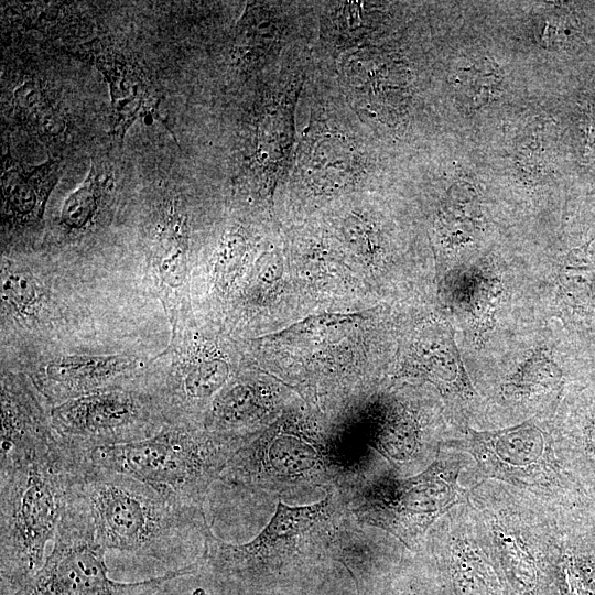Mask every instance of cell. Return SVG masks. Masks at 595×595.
<instances>
[{
  "label": "cell",
  "instance_id": "obj_1",
  "mask_svg": "<svg viewBox=\"0 0 595 595\" xmlns=\"http://www.w3.org/2000/svg\"><path fill=\"white\" fill-rule=\"evenodd\" d=\"M383 163L379 140L347 102L332 65L313 57L298 106L292 163L279 192L313 206L343 202L370 190Z\"/></svg>",
  "mask_w": 595,
  "mask_h": 595
},
{
  "label": "cell",
  "instance_id": "obj_2",
  "mask_svg": "<svg viewBox=\"0 0 595 595\" xmlns=\"http://www.w3.org/2000/svg\"><path fill=\"white\" fill-rule=\"evenodd\" d=\"M312 42L299 44L239 91L229 172L234 188L273 214L293 159L296 112L313 65Z\"/></svg>",
  "mask_w": 595,
  "mask_h": 595
},
{
  "label": "cell",
  "instance_id": "obj_3",
  "mask_svg": "<svg viewBox=\"0 0 595 595\" xmlns=\"http://www.w3.org/2000/svg\"><path fill=\"white\" fill-rule=\"evenodd\" d=\"M84 497L101 547L165 564H199L212 533L204 510L126 475L79 467Z\"/></svg>",
  "mask_w": 595,
  "mask_h": 595
},
{
  "label": "cell",
  "instance_id": "obj_4",
  "mask_svg": "<svg viewBox=\"0 0 595 595\" xmlns=\"http://www.w3.org/2000/svg\"><path fill=\"white\" fill-rule=\"evenodd\" d=\"M62 448L0 469L1 595L24 586L42 567L78 476Z\"/></svg>",
  "mask_w": 595,
  "mask_h": 595
},
{
  "label": "cell",
  "instance_id": "obj_5",
  "mask_svg": "<svg viewBox=\"0 0 595 595\" xmlns=\"http://www.w3.org/2000/svg\"><path fill=\"white\" fill-rule=\"evenodd\" d=\"M256 434L166 424L148 439L97 447L78 455V461L82 468L129 476L181 504L204 510L212 483L219 479L231 456Z\"/></svg>",
  "mask_w": 595,
  "mask_h": 595
},
{
  "label": "cell",
  "instance_id": "obj_6",
  "mask_svg": "<svg viewBox=\"0 0 595 595\" xmlns=\"http://www.w3.org/2000/svg\"><path fill=\"white\" fill-rule=\"evenodd\" d=\"M361 458L347 452L301 414H284L247 441L219 479L232 486L283 496L326 490L356 478Z\"/></svg>",
  "mask_w": 595,
  "mask_h": 595
},
{
  "label": "cell",
  "instance_id": "obj_7",
  "mask_svg": "<svg viewBox=\"0 0 595 595\" xmlns=\"http://www.w3.org/2000/svg\"><path fill=\"white\" fill-rule=\"evenodd\" d=\"M347 512L338 487L315 504L279 502L268 524L246 543H227L210 533L201 563L229 575L256 576L317 560L342 547Z\"/></svg>",
  "mask_w": 595,
  "mask_h": 595
},
{
  "label": "cell",
  "instance_id": "obj_8",
  "mask_svg": "<svg viewBox=\"0 0 595 595\" xmlns=\"http://www.w3.org/2000/svg\"><path fill=\"white\" fill-rule=\"evenodd\" d=\"M54 547L37 573L10 595H152L165 583L191 574L196 564L136 583L108 576L106 550L98 542L88 506L77 482L56 533Z\"/></svg>",
  "mask_w": 595,
  "mask_h": 595
},
{
  "label": "cell",
  "instance_id": "obj_9",
  "mask_svg": "<svg viewBox=\"0 0 595 595\" xmlns=\"http://www.w3.org/2000/svg\"><path fill=\"white\" fill-rule=\"evenodd\" d=\"M332 68L347 102L379 141L409 126L418 76L401 46L380 41L343 54Z\"/></svg>",
  "mask_w": 595,
  "mask_h": 595
},
{
  "label": "cell",
  "instance_id": "obj_10",
  "mask_svg": "<svg viewBox=\"0 0 595 595\" xmlns=\"http://www.w3.org/2000/svg\"><path fill=\"white\" fill-rule=\"evenodd\" d=\"M459 469L458 461L440 457L418 475L380 478L358 491L360 502L351 513L413 550L431 526L457 504Z\"/></svg>",
  "mask_w": 595,
  "mask_h": 595
},
{
  "label": "cell",
  "instance_id": "obj_11",
  "mask_svg": "<svg viewBox=\"0 0 595 595\" xmlns=\"http://www.w3.org/2000/svg\"><path fill=\"white\" fill-rule=\"evenodd\" d=\"M160 407L123 389L83 394L55 405L50 423L60 444L77 456L97 447L148 439L165 424Z\"/></svg>",
  "mask_w": 595,
  "mask_h": 595
},
{
  "label": "cell",
  "instance_id": "obj_12",
  "mask_svg": "<svg viewBox=\"0 0 595 595\" xmlns=\"http://www.w3.org/2000/svg\"><path fill=\"white\" fill-rule=\"evenodd\" d=\"M316 1H248L229 30L227 72L242 90L292 47L315 42Z\"/></svg>",
  "mask_w": 595,
  "mask_h": 595
},
{
  "label": "cell",
  "instance_id": "obj_13",
  "mask_svg": "<svg viewBox=\"0 0 595 595\" xmlns=\"http://www.w3.org/2000/svg\"><path fill=\"white\" fill-rule=\"evenodd\" d=\"M456 447L468 452L483 473L527 488H545L555 477L545 433L532 422L498 431L469 430Z\"/></svg>",
  "mask_w": 595,
  "mask_h": 595
},
{
  "label": "cell",
  "instance_id": "obj_14",
  "mask_svg": "<svg viewBox=\"0 0 595 595\" xmlns=\"http://www.w3.org/2000/svg\"><path fill=\"white\" fill-rule=\"evenodd\" d=\"M73 55L94 65L108 84L111 99V132L122 140L129 128L149 115L158 118L159 99L138 62L102 40L80 45Z\"/></svg>",
  "mask_w": 595,
  "mask_h": 595
},
{
  "label": "cell",
  "instance_id": "obj_15",
  "mask_svg": "<svg viewBox=\"0 0 595 595\" xmlns=\"http://www.w3.org/2000/svg\"><path fill=\"white\" fill-rule=\"evenodd\" d=\"M314 58L334 64L343 54L382 41L392 18L391 3L316 1Z\"/></svg>",
  "mask_w": 595,
  "mask_h": 595
},
{
  "label": "cell",
  "instance_id": "obj_16",
  "mask_svg": "<svg viewBox=\"0 0 595 595\" xmlns=\"http://www.w3.org/2000/svg\"><path fill=\"white\" fill-rule=\"evenodd\" d=\"M0 469L61 450L51 423L31 392L6 379L1 388Z\"/></svg>",
  "mask_w": 595,
  "mask_h": 595
},
{
  "label": "cell",
  "instance_id": "obj_17",
  "mask_svg": "<svg viewBox=\"0 0 595 595\" xmlns=\"http://www.w3.org/2000/svg\"><path fill=\"white\" fill-rule=\"evenodd\" d=\"M440 554L453 595H511L493 547L465 528L448 532Z\"/></svg>",
  "mask_w": 595,
  "mask_h": 595
},
{
  "label": "cell",
  "instance_id": "obj_18",
  "mask_svg": "<svg viewBox=\"0 0 595 595\" xmlns=\"http://www.w3.org/2000/svg\"><path fill=\"white\" fill-rule=\"evenodd\" d=\"M136 367L137 360L127 355H68L48 361L41 386L52 399L66 401L112 389Z\"/></svg>",
  "mask_w": 595,
  "mask_h": 595
},
{
  "label": "cell",
  "instance_id": "obj_19",
  "mask_svg": "<svg viewBox=\"0 0 595 595\" xmlns=\"http://www.w3.org/2000/svg\"><path fill=\"white\" fill-rule=\"evenodd\" d=\"M61 173L58 160L29 165L8 153L1 174L3 220L18 226L39 223Z\"/></svg>",
  "mask_w": 595,
  "mask_h": 595
},
{
  "label": "cell",
  "instance_id": "obj_20",
  "mask_svg": "<svg viewBox=\"0 0 595 595\" xmlns=\"http://www.w3.org/2000/svg\"><path fill=\"white\" fill-rule=\"evenodd\" d=\"M415 349L421 375L444 394L466 401L475 397L450 326L434 324L422 329Z\"/></svg>",
  "mask_w": 595,
  "mask_h": 595
},
{
  "label": "cell",
  "instance_id": "obj_21",
  "mask_svg": "<svg viewBox=\"0 0 595 595\" xmlns=\"http://www.w3.org/2000/svg\"><path fill=\"white\" fill-rule=\"evenodd\" d=\"M273 411L274 397L268 388L256 382H237L214 398L205 430L249 435L246 431L266 422Z\"/></svg>",
  "mask_w": 595,
  "mask_h": 595
},
{
  "label": "cell",
  "instance_id": "obj_22",
  "mask_svg": "<svg viewBox=\"0 0 595 595\" xmlns=\"http://www.w3.org/2000/svg\"><path fill=\"white\" fill-rule=\"evenodd\" d=\"M556 295L572 323H588L595 312V239L570 250L556 273Z\"/></svg>",
  "mask_w": 595,
  "mask_h": 595
},
{
  "label": "cell",
  "instance_id": "obj_23",
  "mask_svg": "<svg viewBox=\"0 0 595 595\" xmlns=\"http://www.w3.org/2000/svg\"><path fill=\"white\" fill-rule=\"evenodd\" d=\"M229 377L228 364L218 357L188 361L167 385V411L190 412L223 390Z\"/></svg>",
  "mask_w": 595,
  "mask_h": 595
},
{
  "label": "cell",
  "instance_id": "obj_24",
  "mask_svg": "<svg viewBox=\"0 0 595 595\" xmlns=\"http://www.w3.org/2000/svg\"><path fill=\"white\" fill-rule=\"evenodd\" d=\"M187 249V216L178 203L172 202L159 223L154 244V263L159 277L171 289L184 281Z\"/></svg>",
  "mask_w": 595,
  "mask_h": 595
},
{
  "label": "cell",
  "instance_id": "obj_25",
  "mask_svg": "<svg viewBox=\"0 0 595 595\" xmlns=\"http://www.w3.org/2000/svg\"><path fill=\"white\" fill-rule=\"evenodd\" d=\"M368 443L397 467L418 458L422 448L416 420L403 408H389Z\"/></svg>",
  "mask_w": 595,
  "mask_h": 595
},
{
  "label": "cell",
  "instance_id": "obj_26",
  "mask_svg": "<svg viewBox=\"0 0 595 595\" xmlns=\"http://www.w3.org/2000/svg\"><path fill=\"white\" fill-rule=\"evenodd\" d=\"M110 184L109 174L93 160L85 181L65 198L60 214V225L66 231H83L93 225L101 199Z\"/></svg>",
  "mask_w": 595,
  "mask_h": 595
},
{
  "label": "cell",
  "instance_id": "obj_27",
  "mask_svg": "<svg viewBox=\"0 0 595 595\" xmlns=\"http://www.w3.org/2000/svg\"><path fill=\"white\" fill-rule=\"evenodd\" d=\"M502 83L504 75L499 65L489 58H482L458 69L453 86L466 106L477 109L500 95Z\"/></svg>",
  "mask_w": 595,
  "mask_h": 595
},
{
  "label": "cell",
  "instance_id": "obj_28",
  "mask_svg": "<svg viewBox=\"0 0 595 595\" xmlns=\"http://www.w3.org/2000/svg\"><path fill=\"white\" fill-rule=\"evenodd\" d=\"M250 241L242 228H232L220 238L215 257L214 274L217 284L226 289L244 268Z\"/></svg>",
  "mask_w": 595,
  "mask_h": 595
},
{
  "label": "cell",
  "instance_id": "obj_29",
  "mask_svg": "<svg viewBox=\"0 0 595 595\" xmlns=\"http://www.w3.org/2000/svg\"><path fill=\"white\" fill-rule=\"evenodd\" d=\"M2 300L20 314H30L41 302L39 281L28 271L15 270L2 277Z\"/></svg>",
  "mask_w": 595,
  "mask_h": 595
},
{
  "label": "cell",
  "instance_id": "obj_30",
  "mask_svg": "<svg viewBox=\"0 0 595 595\" xmlns=\"http://www.w3.org/2000/svg\"><path fill=\"white\" fill-rule=\"evenodd\" d=\"M52 99L48 90L40 80L25 79L13 90V112L21 123L25 126Z\"/></svg>",
  "mask_w": 595,
  "mask_h": 595
},
{
  "label": "cell",
  "instance_id": "obj_31",
  "mask_svg": "<svg viewBox=\"0 0 595 595\" xmlns=\"http://www.w3.org/2000/svg\"><path fill=\"white\" fill-rule=\"evenodd\" d=\"M66 113L57 101L52 99L24 127L44 140H55L66 130Z\"/></svg>",
  "mask_w": 595,
  "mask_h": 595
},
{
  "label": "cell",
  "instance_id": "obj_32",
  "mask_svg": "<svg viewBox=\"0 0 595 595\" xmlns=\"http://www.w3.org/2000/svg\"><path fill=\"white\" fill-rule=\"evenodd\" d=\"M360 313H351V314H324L320 316H310L307 318H304L302 322H299L296 325L290 326L279 335L284 334H301L309 331H313L317 327H324V326H333L336 324H340L342 322H349L356 317H359Z\"/></svg>",
  "mask_w": 595,
  "mask_h": 595
},
{
  "label": "cell",
  "instance_id": "obj_33",
  "mask_svg": "<svg viewBox=\"0 0 595 595\" xmlns=\"http://www.w3.org/2000/svg\"><path fill=\"white\" fill-rule=\"evenodd\" d=\"M565 31V22L562 23L559 18H548L542 23L539 41L544 47L555 46L563 41Z\"/></svg>",
  "mask_w": 595,
  "mask_h": 595
},
{
  "label": "cell",
  "instance_id": "obj_34",
  "mask_svg": "<svg viewBox=\"0 0 595 595\" xmlns=\"http://www.w3.org/2000/svg\"><path fill=\"white\" fill-rule=\"evenodd\" d=\"M587 439L589 445L595 450V421L588 428Z\"/></svg>",
  "mask_w": 595,
  "mask_h": 595
},
{
  "label": "cell",
  "instance_id": "obj_35",
  "mask_svg": "<svg viewBox=\"0 0 595 595\" xmlns=\"http://www.w3.org/2000/svg\"><path fill=\"white\" fill-rule=\"evenodd\" d=\"M192 595H209L208 593H206L204 589L202 588H196Z\"/></svg>",
  "mask_w": 595,
  "mask_h": 595
}]
</instances>
